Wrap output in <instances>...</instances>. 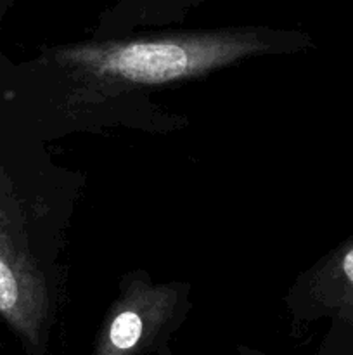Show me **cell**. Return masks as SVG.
Here are the masks:
<instances>
[{
  "instance_id": "cell-1",
  "label": "cell",
  "mask_w": 353,
  "mask_h": 355,
  "mask_svg": "<svg viewBox=\"0 0 353 355\" xmlns=\"http://www.w3.org/2000/svg\"><path fill=\"white\" fill-rule=\"evenodd\" d=\"M269 51L255 31H199L156 38L87 42L59 47L52 59L76 75L123 85L196 78Z\"/></svg>"
},
{
  "instance_id": "cell-2",
  "label": "cell",
  "mask_w": 353,
  "mask_h": 355,
  "mask_svg": "<svg viewBox=\"0 0 353 355\" xmlns=\"http://www.w3.org/2000/svg\"><path fill=\"white\" fill-rule=\"evenodd\" d=\"M189 309V288L154 284L145 274L127 276L97 335L92 355H145L176 328Z\"/></svg>"
},
{
  "instance_id": "cell-3",
  "label": "cell",
  "mask_w": 353,
  "mask_h": 355,
  "mask_svg": "<svg viewBox=\"0 0 353 355\" xmlns=\"http://www.w3.org/2000/svg\"><path fill=\"white\" fill-rule=\"evenodd\" d=\"M10 208L0 180V318L28 345L38 349L51 315V295L16 211Z\"/></svg>"
},
{
  "instance_id": "cell-4",
  "label": "cell",
  "mask_w": 353,
  "mask_h": 355,
  "mask_svg": "<svg viewBox=\"0 0 353 355\" xmlns=\"http://www.w3.org/2000/svg\"><path fill=\"white\" fill-rule=\"evenodd\" d=\"M318 305L353 333V239L336 250L314 279Z\"/></svg>"
},
{
  "instance_id": "cell-5",
  "label": "cell",
  "mask_w": 353,
  "mask_h": 355,
  "mask_svg": "<svg viewBox=\"0 0 353 355\" xmlns=\"http://www.w3.org/2000/svg\"><path fill=\"white\" fill-rule=\"evenodd\" d=\"M241 354L242 355H265V354H262V352H255V350H249V349H242Z\"/></svg>"
},
{
  "instance_id": "cell-6",
  "label": "cell",
  "mask_w": 353,
  "mask_h": 355,
  "mask_svg": "<svg viewBox=\"0 0 353 355\" xmlns=\"http://www.w3.org/2000/svg\"><path fill=\"white\" fill-rule=\"evenodd\" d=\"M158 355H170V350H168V345H163L161 349H159V352H158Z\"/></svg>"
}]
</instances>
